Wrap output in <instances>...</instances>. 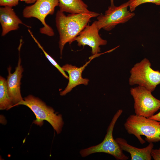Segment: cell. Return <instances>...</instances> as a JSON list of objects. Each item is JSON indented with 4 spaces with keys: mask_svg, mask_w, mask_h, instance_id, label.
<instances>
[{
    "mask_svg": "<svg viewBox=\"0 0 160 160\" xmlns=\"http://www.w3.org/2000/svg\"><path fill=\"white\" fill-rule=\"evenodd\" d=\"M100 14L90 11L88 12L70 14L66 15L60 10L55 17L56 25L59 35V46L61 56L65 45L74 41L76 38L88 25L91 18Z\"/></svg>",
    "mask_w": 160,
    "mask_h": 160,
    "instance_id": "1",
    "label": "cell"
},
{
    "mask_svg": "<svg viewBox=\"0 0 160 160\" xmlns=\"http://www.w3.org/2000/svg\"><path fill=\"white\" fill-rule=\"evenodd\" d=\"M127 132L134 135L140 143L143 144L160 141V123L149 118L132 114L127 119L124 124Z\"/></svg>",
    "mask_w": 160,
    "mask_h": 160,
    "instance_id": "2",
    "label": "cell"
},
{
    "mask_svg": "<svg viewBox=\"0 0 160 160\" xmlns=\"http://www.w3.org/2000/svg\"><path fill=\"white\" fill-rule=\"evenodd\" d=\"M19 105H25L33 112L36 117L33 123L41 126L44 121L46 120L50 124L57 134L60 133L64 124L62 115H57L53 108L47 106L38 98L29 95L11 108Z\"/></svg>",
    "mask_w": 160,
    "mask_h": 160,
    "instance_id": "3",
    "label": "cell"
},
{
    "mask_svg": "<svg viewBox=\"0 0 160 160\" xmlns=\"http://www.w3.org/2000/svg\"><path fill=\"white\" fill-rule=\"evenodd\" d=\"M123 112L119 110L114 114L108 128L107 133L103 141L100 144L81 150L80 154L83 157L97 153H104L111 155L118 160H127L129 157L123 152L113 137L114 127L118 118Z\"/></svg>",
    "mask_w": 160,
    "mask_h": 160,
    "instance_id": "4",
    "label": "cell"
},
{
    "mask_svg": "<svg viewBox=\"0 0 160 160\" xmlns=\"http://www.w3.org/2000/svg\"><path fill=\"white\" fill-rule=\"evenodd\" d=\"M151 66L150 62L146 58L135 64L130 71L129 85L138 84L151 92L153 91L160 84V72L153 70Z\"/></svg>",
    "mask_w": 160,
    "mask_h": 160,
    "instance_id": "5",
    "label": "cell"
},
{
    "mask_svg": "<svg viewBox=\"0 0 160 160\" xmlns=\"http://www.w3.org/2000/svg\"><path fill=\"white\" fill-rule=\"evenodd\" d=\"M58 0H37L32 5L26 7L23 11V15L26 18L34 17L41 23L43 27L40 32L49 36H52L54 32L52 28L46 23L45 19L49 15H53L55 8L58 6Z\"/></svg>",
    "mask_w": 160,
    "mask_h": 160,
    "instance_id": "6",
    "label": "cell"
},
{
    "mask_svg": "<svg viewBox=\"0 0 160 160\" xmlns=\"http://www.w3.org/2000/svg\"><path fill=\"white\" fill-rule=\"evenodd\" d=\"M130 93L134 100L135 115L149 118L160 109V100L145 87L139 85L132 88Z\"/></svg>",
    "mask_w": 160,
    "mask_h": 160,
    "instance_id": "7",
    "label": "cell"
},
{
    "mask_svg": "<svg viewBox=\"0 0 160 160\" xmlns=\"http://www.w3.org/2000/svg\"><path fill=\"white\" fill-rule=\"evenodd\" d=\"M129 4V0L118 6L108 7L104 14H100L95 21L99 29L111 31L117 25L124 23L132 18L135 14L128 10Z\"/></svg>",
    "mask_w": 160,
    "mask_h": 160,
    "instance_id": "8",
    "label": "cell"
},
{
    "mask_svg": "<svg viewBox=\"0 0 160 160\" xmlns=\"http://www.w3.org/2000/svg\"><path fill=\"white\" fill-rule=\"evenodd\" d=\"M99 30L94 21L90 25H88L76 38L74 41L79 47L88 45L92 48V55H95L100 52V46L107 44V41L103 39L99 33Z\"/></svg>",
    "mask_w": 160,
    "mask_h": 160,
    "instance_id": "9",
    "label": "cell"
},
{
    "mask_svg": "<svg viewBox=\"0 0 160 160\" xmlns=\"http://www.w3.org/2000/svg\"><path fill=\"white\" fill-rule=\"evenodd\" d=\"M19 56L17 66L14 72L11 73V67L8 68V75L6 80L7 84L10 97L14 104H17L23 99L20 93V81L23 71Z\"/></svg>",
    "mask_w": 160,
    "mask_h": 160,
    "instance_id": "10",
    "label": "cell"
},
{
    "mask_svg": "<svg viewBox=\"0 0 160 160\" xmlns=\"http://www.w3.org/2000/svg\"><path fill=\"white\" fill-rule=\"evenodd\" d=\"M97 57V56L92 55L90 57L89 61L79 68L69 64H66L62 67L63 69L67 72L68 74L69 81L65 89L64 90L60 92V95L64 96L66 95L73 88L80 84L87 85L88 84L89 80L87 79L83 78L82 76V73L85 67L91 60Z\"/></svg>",
    "mask_w": 160,
    "mask_h": 160,
    "instance_id": "11",
    "label": "cell"
},
{
    "mask_svg": "<svg viewBox=\"0 0 160 160\" xmlns=\"http://www.w3.org/2000/svg\"><path fill=\"white\" fill-rule=\"evenodd\" d=\"M0 23L2 29V36H5L10 31L18 30L20 24L30 28V26L23 23L16 15L12 7L8 6L0 8Z\"/></svg>",
    "mask_w": 160,
    "mask_h": 160,
    "instance_id": "12",
    "label": "cell"
},
{
    "mask_svg": "<svg viewBox=\"0 0 160 160\" xmlns=\"http://www.w3.org/2000/svg\"><path fill=\"white\" fill-rule=\"evenodd\" d=\"M115 140L123 151L130 153L131 160H151V152L154 147L153 143H149L145 147L138 148L129 144L124 138L117 137Z\"/></svg>",
    "mask_w": 160,
    "mask_h": 160,
    "instance_id": "13",
    "label": "cell"
},
{
    "mask_svg": "<svg viewBox=\"0 0 160 160\" xmlns=\"http://www.w3.org/2000/svg\"><path fill=\"white\" fill-rule=\"evenodd\" d=\"M59 10L63 12L78 14L90 11L82 0H58Z\"/></svg>",
    "mask_w": 160,
    "mask_h": 160,
    "instance_id": "14",
    "label": "cell"
},
{
    "mask_svg": "<svg viewBox=\"0 0 160 160\" xmlns=\"http://www.w3.org/2000/svg\"><path fill=\"white\" fill-rule=\"evenodd\" d=\"M14 105L9 96L6 80L0 77V109L8 110Z\"/></svg>",
    "mask_w": 160,
    "mask_h": 160,
    "instance_id": "15",
    "label": "cell"
},
{
    "mask_svg": "<svg viewBox=\"0 0 160 160\" xmlns=\"http://www.w3.org/2000/svg\"><path fill=\"white\" fill-rule=\"evenodd\" d=\"M28 31L30 33L31 36L33 38L34 41L37 44L38 47L42 50L44 54L46 57L50 61V62L59 71V72L62 74V75L66 79H68V76L65 73V71L63 69L62 67H61L57 62L52 58L50 55H49L44 50L43 47L41 46L39 42L35 38L33 35L32 32L31 31L28 29Z\"/></svg>",
    "mask_w": 160,
    "mask_h": 160,
    "instance_id": "16",
    "label": "cell"
},
{
    "mask_svg": "<svg viewBox=\"0 0 160 160\" xmlns=\"http://www.w3.org/2000/svg\"><path fill=\"white\" fill-rule=\"evenodd\" d=\"M129 10L131 12L134 11L136 8L142 4L150 3L156 5H160V0H129Z\"/></svg>",
    "mask_w": 160,
    "mask_h": 160,
    "instance_id": "17",
    "label": "cell"
},
{
    "mask_svg": "<svg viewBox=\"0 0 160 160\" xmlns=\"http://www.w3.org/2000/svg\"><path fill=\"white\" fill-rule=\"evenodd\" d=\"M19 1V0H0V5L12 7L17 5Z\"/></svg>",
    "mask_w": 160,
    "mask_h": 160,
    "instance_id": "18",
    "label": "cell"
},
{
    "mask_svg": "<svg viewBox=\"0 0 160 160\" xmlns=\"http://www.w3.org/2000/svg\"><path fill=\"white\" fill-rule=\"evenodd\" d=\"M152 157L154 160H160V148L158 149H152L151 152Z\"/></svg>",
    "mask_w": 160,
    "mask_h": 160,
    "instance_id": "19",
    "label": "cell"
},
{
    "mask_svg": "<svg viewBox=\"0 0 160 160\" xmlns=\"http://www.w3.org/2000/svg\"><path fill=\"white\" fill-rule=\"evenodd\" d=\"M149 118L158 121L160 123V111L159 113L154 115Z\"/></svg>",
    "mask_w": 160,
    "mask_h": 160,
    "instance_id": "20",
    "label": "cell"
},
{
    "mask_svg": "<svg viewBox=\"0 0 160 160\" xmlns=\"http://www.w3.org/2000/svg\"><path fill=\"white\" fill-rule=\"evenodd\" d=\"M37 0H19L21 1H24L27 4H31L34 3Z\"/></svg>",
    "mask_w": 160,
    "mask_h": 160,
    "instance_id": "21",
    "label": "cell"
},
{
    "mask_svg": "<svg viewBox=\"0 0 160 160\" xmlns=\"http://www.w3.org/2000/svg\"><path fill=\"white\" fill-rule=\"evenodd\" d=\"M111 2V5L113 6L114 5V0H110Z\"/></svg>",
    "mask_w": 160,
    "mask_h": 160,
    "instance_id": "22",
    "label": "cell"
},
{
    "mask_svg": "<svg viewBox=\"0 0 160 160\" xmlns=\"http://www.w3.org/2000/svg\"></svg>",
    "mask_w": 160,
    "mask_h": 160,
    "instance_id": "23",
    "label": "cell"
}]
</instances>
